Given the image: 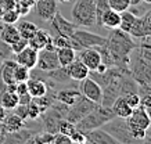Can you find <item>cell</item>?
Wrapping results in <instances>:
<instances>
[{
  "mask_svg": "<svg viewBox=\"0 0 151 144\" xmlns=\"http://www.w3.org/2000/svg\"><path fill=\"white\" fill-rule=\"evenodd\" d=\"M86 136V143L87 144H119L112 136L105 132L103 128H97V129L89 130L85 133Z\"/></svg>",
  "mask_w": 151,
  "mask_h": 144,
  "instance_id": "5bb4252c",
  "label": "cell"
},
{
  "mask_svg": "<svg viewBox=\"0 0 151 144\" xmlns=\"http://www.w3.org/2000/svg\"><path fill=\"white\" fill-rule=\"evenodd\" d=\"M58 3H63V4H69V3H72L75 0H57Z\"/></svg>",
  "mask_w": 151,
  "mask_h": 144,
  "instance_id": "7dc6e473",
  "label": "cell"
},
{
  "mask_svg": "<svg viewBox=\"0 0 151 144\" xmlns=\"http://www.w3.org/2000/svg\"><path fill=\"white\" fill-rule=\"evenodd\" d=\"M143 141H146V143H151V126L147 129L146 132V136H144V139H143Z\"/></svg>",
  "mask_w": 151,
  "mask_h": 144,
  "instance_id": "f6af8a7d",
  "label": "cell"
},
{
  "mask_svg": "<svg viewBox=\"0 0 151 144\" xmlns=\"http://www.w3.org/2000/svg\"><path fill=\"white\" fill-rule=\"evenodd\" d=\"M143 3V0H130V6H134V4H140Z\"/></svg>",
  "mask_w": 151,
  "mask_h": 144,
  "instance_id": "c3c4849f",
  "label": "cell"
},
{
  "mask_svg": "<svg viewBox=\"0 0 151 144\" xmlns=\"http://www.w3.org/2000/svg\"><path fill=\"white\" fill-rule=\"evenodd\" d=\"M67 71H68L69 78L72 80H75V82H81L85 78H87V75H89V68L79 60L78 57L69 65H67Z\"/></svg>",
  "mask_w": 151,
  "mask_h": 144,
  "instance_id": "e0dca14e",
  "label": "cell"
},
{
  "mask_svg": "<svg viewBox=\"0 0 151 144\" xmlns=\"http://www.w3.org/2000/svg\"><path fill=\"white\" fill-rule=\"evenodd\" d=\"M18 29L14 24H3V27L0 28V40L4 42L6 44H13L15 40L19 39Z\"/></svg>",
  "mask_w": 151,
  "mask_h": 144,
  "instance_id": "7402d4cb",
  "label": "cell"
},
{
  "mask_svg": "<svg viewBox=\"0 0 151 144\" xmlns=\"http://www.w3.org/2000/svg\"><path fill=\"white\" fill-rule=\"evenodd\" d=\"M61 67L57 58V49H42L37 51V61H36V67L37 69L40 71H51Z\"/></svg>",
  "mask_w": 151,
  "mask_h": 144,
  "instance_id": "30bf717a",
  "label": "cell"
},
{
  "mask_svg": "<svg viewBox=\"0 0 151 144\" xmlns=\"http://www.w3.org/2000/svg\"><path fill=\"white\" fill-rule=\"evenodd\" d=\"M81 96H82V93H81V90H79L78 85H71L69 87L60 89V90L55 92V97H57V100H58L60 102L67 104L68 107L78 101Z\"/></svg>",
  "mask_w": 151,
  "mask_h": 144,
  "instance_id": "9a60e30c",
  "label": "cell"
},
{
  "mask_svg": "<svg viewBox=\"0 0 151 144\" xmlns=\"http://www.w3.org/2000/svg\"><path fill=\"white\" fill-rule=\"evenodd\" d=\"M112 32L107 37V49L111 58V67H118L121 69L129 72V58L137 43H134L133 37L128 32H124L119 28L111 29ZM130 74V72H129Z\"/></svg>",
  "mask_w": 151,
  "mask_h": 144,
  "instance_id": "6da1fadb",
  "label": "cell"
},
{
  "mask_svg": "<svg viewBox=\"0 0 151 144\" xmlns=\"http://www.w3.org/2000/svg\"><path fill=\"white\" fill-rule=\"evenodd\" d=\"M147 37H148V39H151V35H148V36H147Z\"/></svg>",
  "mask_w": 151,
  "mask_h": 144,
  "instance_id": "f907efd6",
  "label": "cell"
},
{
  "mask_svg": "<svg viewBox=\"0 0 151 144\" xmlns=\"http://www.w3.org/2000/svg\"><path fill=\"white\" fill-rule=\"evenodd\" d=\"M17 29H18L19 36L24 37V39H27V40H29L39 28H37V25H35V24L31 22V21H19L18 19Z\"/></svg>",
  "mask_w": 151,
  "mask_h": 144,
  "instance_id": "484cf974",
  "label": "cell"
},
{
  "mask_svg": "<svg viewBox=\"0 0 151 144\" xmlns=\"http://www.w3.org/2000/svg\"><path fill=\"white\" fill-rule=\"evenodd\" d=\"M140 18H142V21H143V27H144L146 36H148V35H151V7L144 11V14H143Z\"/></svg>",
  "mask_w": 151,
  "mask_h": 144,
  "instance_id": "d590c367",
  "label": "cell"
},
{
  "mask_svg": "<svg viewBox=\"0 0 151 144\" xmlns=\"http://www.w3.org/2000/svg\"><path fill=\"white\" fill-rule=\"evenodd\" d=\"M29 76H31V69H28L27 67L17 62V67L14 69V80L15 82H27Z\"/></svg>",
  "mask_w": 151,
  "mask_h": 144,
  "instance_id": "f1b7e54d",
  "label": "cell"
},
{
  "mask_svg": "<svg viewBox=\"0 0 151 144\" xmlns=\"http://www.w3.org/2000/svg\"><path fill=\"white\" fill-rule=\"evenodd\" d=\"M33 7H35L37 17L43 21H50L58 11L57 0H36Z\"/></svg>",
  "mask_w": 151,
  "mask_h": 144,
  "instance_id": "7c38bea8",
  "label": "cell"
},
{
  "mask_svg": "<svg viewBox=\"0 0 151 144\" xmlns=\"http://www.w3.org/2000/svg\"><path fill=\"white\" fill-rule=\"evenodd\" d=\"M126 123H128V128L130 130V135L136 141H143L147 129L151 126V122L146 114V110L142 105L133 108V112L130 114V116L126 118Z\"/></svg>",
  "mask_w": 151,
  "mask_h": 144,
  "instance_id": "5b68a950",
  "label": "cell"
},
{
  "mask_svg": "<svg viewBox=\"0 0 151 144\" xmlns=\"http://www.w3.org/2000/svg\"><path fill=\"white\" fill-rule=\"evenodd\" d=\"M76 130V128H75V123H72V122L67 121V119H63V121H60L58 123V133H63V135L65 136H71Z\"/></svg>",
  "mask_w": 151,
  "mask_h": 144,
  "instance_id": "836d02e7",
  "label": "cell"
},
{
  "mask_svg": "<svg viewBox=\"0 0 151 144\" xmlns=\"http://www.w3.org/2000/svg\"><path fill=\"white\" fill-rule=\"evenodd\" d=\"M101 128L105 132H108L118 143H134L136 141L130 135V130H129L128 123H126V118L114 116L111 121L104 123Z\"/></svg>",
  "mask_w": 151,
  "mask_h": 144,
  "instance_id": "8992f818",
  "label": "cell"
},
{
  "mask_svg": "<svg viewBox=\"0 0 151 144\" xmlns=\"http://www.w3.org/2000/svg\"><path fill=\"white\" fill-rule=\"evenodd\" d=\"M124 98L126 100V102H128L132 108H136L140 105V96H139V93L126 94V96H124Z\"/></svg>",
  "mask_w": 151,
  "mask_h": 144,
  "instance_id": "f35d334b",
  "label": "cell"
},
{
  "mask_svg": "<svg viewBox=\"0 0 151 144\" xmlns=\"http://www.w3.org/2000/svg\"><path fill=\"white\" fill-rule=\"evenodd\" d=\"M27 86H28V93L31 94L32 98L42 97L49 90L47 83L43 79H39V78H29L27 80Z\"/></svg>",
  "mask_w": 151,
  "mask_h": 144,
  "instance_id": "d6986e66",
  "label": "cell"
},
{
  "mask_svg": "<svg viewBox=\"0 0 151 144\" xmlns=\"http://www.w3.org/2000/svg\"><path fill=\"white\" fill-rule=\"evenodd\" d=\"M96 105H97L96 102L90 101V100L86 98L85 96H81L78 101L68 107V112H67L65 119L69 122H72V123H78L83 116H86Z\"/></svg>",
  "mask_w": 151,
  "mask_h": 144,
  "instance_id": "9c48e42d",
  "label": "cell"
},
{
  "mask_svg": "<svg viewBox=\"0 0 151 144\" xmlns=\"http://www.w3.org/2000/svg\"><path fill=\"white\" fill-rule=\"evenodd\" d=\"M79 90L82 96H85L86 98H89L90 101L96 102V104H101L103 100V89L94 79H92L90 76L85 78L83 80H81V86Z\"/></svg>",
  "mask_w": 151,
  "mask_h": 144,
  "instance_id": "8fae6325",
  "label": "cell"
},
{
  "mask_svg": "<svg viewBox=\"0 0 151 144\" xmlns=\"http://www.w3.org/2000/svg\"><path fill=\"white\" fill-rule=\"evenodd\" d=\"M35 1H36V0H35Z\"/></svg>",
  "mask_w": 151,
  "mask_h": 144,
  "instance_id": "816d5d0a",
  "label": "cell"
},
{
  "mask_svg": "<svg viewBox=\"0 0 151 144\" xmlns=\"http://www.w3.org/2000/svg\"><path fill=\"white\" fill-rule=\"evenodd\" d=\"M50 25H49V31L47 32L50 33L51 36H55V35H61V36H67L71 37L72 33L75 32V29L78 28V25L72 21H68L67 18H64L60 11H57L54 14V17L49 21Z\"/></svg>",
  "mask_w": 151,
  "mask_h": 144,
  "instance_id": "ba28073f",
  "label": "cell"
},
{
  "mask_svg": "<svg viewBox=\"0 0 151 144\" xmlns=\"http://www.w3.org/2000/svg\"><path fill=\"white\" fill-rule=\"evenodd\" d=\"M51 35L45 29H37L35 35H33L29 40H28V46H31L32 49L35 50H42V49H45L46 46L51 44Z\"/></svg>",
  "mask_w": 151,
  "mask_h": 144,
  "instance_id": "ac0fdd59",
  "label": "cell"
},
{
  "mask_svg": "<svg viewBox=\"0 0 151 144\" xmlns=\"http://www.w3.org/2000/svg\"><path fill=\"white\" fill-rule=\"evenodd\" d=\"M72 22L81 28H90L96 25V3L94 0H75L71 11Z\"/></svg>",
  "mask_w": 151,
  "mask_h": 144,
  "instance_id": "3957f363",
  "label": "cell"
},
{
  "mask_svg": "<svg viewBox=\"0 0 151 144\" xmlns=\"http://www.w3.org/2000/svg\"><path fill=\"white\" fill-rule=\"evenodd\" d=\"M15 61L18 64L27 67L28 69H35L36 67V61H37V50L32 49L31 46H27L24 50H21L19 53L15 54Z\"/></svg>",
  "mask_w": 151,
  "mask_h": 144,
  "instance_id": "2e32d148",
  "label": "cell"
},
{
  "mask_svg": "<svg viewBox=\"0 0 151 144\" xmlns=\"http://www.w3.org/2000/svg\"><path fill=\"white\" fill-rule=\"evenodd\" d=\"M143 3H146V4H150L151 6V0H143Z\"/></svg>",
  "mask_w": 151,
  "mask_h": 144,
  "instance_id": "681fc988",
  "label": "cell"
},
{
  "mask_svg": "<svg viewBox=\"0 0 151 144\" xmlns=\"http://www.w3.org/2000/svg\"><path fill=\"white\" fill-rule=\"evenodd\" d=\"M40 115H42L40 108H39V105L33 101V98H32L31 101L28 102V119L27 121H36V119H39Z\"/></svg>",
  "mask_w": 151,
  "mask_h": 144,
  "instance_id": "d6a6232c",
  "label": "cell"
},
{
  "mask_svg": "<svg viewBox=\"0 0 151 144\" xmlns=\"http://www.w3.org/2000/svg\"><path fill=\"white\" fill-rule=\"evenodd\" d=\"M57 58L61 67H67L76 58V51L71 47H61L57 49Z\"/></svg>",
  "mask_w": 151,
  "mask_h": 144,
  "instance_id": "d4e9b609",
  "label": "cell"
},
{
  "mask_svg": "<svg viewBox=\"0 0 151 144\" xmlns=\"http://www.w3.org/2000/svg\"><path fill=\"white\" fill-rule=\"evenodd\" d=\"M108 4H110V9L115 10L118 13H122L129 9L130 0H108Z\"/></svg>",
  "mask_w": 151,
  "mask_h": 144,
  "instance_id": "e575fe53",
  "label": "cell"
},
{
  "mask_svg": "<svg viewBox=\"0 0 151 144\" xmlns=\"http://www.w3.org/2000/svg\"><path fill=\"white\" fill-rule=\"evenodd\" d=\"M121 22V13L115 11L112 9L105 10L100 19V27L107 29H116Z\"/></svg>",
  "mask_w": 151,
  "mask_h": 144,
  "instance_id": "44dd1931",
  "label": "cell"
},
{
  "mask_svg": "<svg viewBox=\"0 0 151 144\" xmlns=\"http://www.w3.org/2000/svg\"><path fill=\"white\" fill-rule=\"evenodd\" d=\"M71 140H69L68 136L63 135V133H54V139H53V144H69Z\"/></svg>",
  "mask_w": 151,
  "mask_h": 144,
  "instance_id": "60d3db41",
  "label": "cell"
},
{
  "mask_svg": "<svg viewBox=\"0 0 151 144\" xmlns=\"http://www.w3.org/2000/svg\"><path fill=\"white\" fill-rule=\"evenodd\" d=\"M136 15L133 14V13H130L129 10H125V11H122L121 13V22H119V27L118 28L121 29V31H124V32H128L132 29L133 24H134V21H136Z\"/></svg>",
  "mask_w": 151,
  "mask_h": 144,
  "instance_id": "83f0119b",
  "label": "cell"
},
{
  "mask_svg": "<svg viewBox=\"0 0 151 144\" xmlns=\"http://www.w3.org/2000/svg\"><path fill=\"white\" fill-rule=\"evenodd\" d=\"M79 60L86 65L89 71H94L101 62V56L96 47H87V49H82V50L76 51Z\"/></svg>",
  "mask_w": 151,
  "mask_h": 144,
  "instance_id": "4fadbf2b",
  "label": "cell"
},
{
  "mask_svg": "<svg viewBox=\"0 0 151 144\" xmlns=\"http://www.w3.org/2000/svg\"><path fill=\"white\" fill-rule=\"evenodd\" d=\"M17 67V61L11 58H6L0 62V79L6 85L14 83V69Z\"/></svg>",
  "mask_w": 151,
  "mask_h": 144,
  "instance_id": "ffe728a7",
  "label": "cell"
},
{
  "mask_svg": "<svg viewBox=\"0 0 151 144\" xmlns=\"http://www.w3.org/2000/svg\"><path fill=\"white\" fill-rule=\"evenodd\" d=\"M73 42L79 46V49H87V47H97V46H103L107 43V37L100 36L97 33L89 32L86 29H82L81 27L75 29V32L71 36Z\"/></svg>",
  "mask_w": 151,
  "mask_h": 144,
  "instance_id": "52a82bcc",
  "label": "cell"
},
{
  "mask_svg": "<svg viewBox=\"0 0 151 144\" xmlns=\"http://www.w3.org/2000/svg\"><path fill=\"white\" fill-rule=\"evenodd\" d=\"M14 114H17L19 118H22L24 121L28 119V104H18L14 108Z\"/></svg>",
  "mask_w": 151,
  "mask_h": 144,
  "instance_id": "ab89813d",
  "label": "cell"
},
{
  "mask_svg": "<svg viewBox=\"0 0 151 144\" xmlns=\"http://www.w3.org/2000/svg\"><path fill=\"white\" fill-rule=\"evenodd\" d=\"M19 13L17 9H10V10H4L3 11V14L0 17V21L3 24H15L18 22L19 19Z\"/></svg>",
  "mask_w": 151,
  "mask_h": 144,
  "instance_id": "f546056e",
  "label": "cell"
},
{
  "mask_svg": "<svg viewBox=\"0 0 151 144\" xmlns=\"http://www.w3.org/2000/svg\"><path fill=\"white\" fill-rule=\"evenodd\" d=\"M140 96V105L144 108L151 107V94L150 93H139Z\"/></svg>",
  "mask_w": 151,
  "mask_h": 144,
  "instance_id": "b9f144b4",
  "label": "cell"
},
{
  "mask_svg": "<svg viewBox=\"0 0 151 144\" xmlns=\"http://www.w3.org/2000/svg\"><path fill=\"white\" fill-rule=\"evenodd\" d=\"M51 42H53V46L55 49H61V47H71L72 49V40H71V37L55 35V36H51Z\"/></svg>",
  "mask_w": 151,
  "mask_h": 144,
  "instance_id": "1f68e13d",
  "label": "cell"
},
{
  "mask_svg": "<svg viewBox=\"0 0 151 144\" xmlns=\"http://www.w3.org/2000/svg\"><path fill=\"white\" fill-rule=\"evenodd\" d=\"M144 110H146V114H147V116H148V119H150V122H151V107L144 108Z\"/></svg>",
  "mask_w": 151,
  "mask_h": 144,
  "instance_id": "bcb514c9",
  "label": "cell"
},
{
  "mask_svg": "<svg viewBox=\"0 0 151 144\" xmlns=\"http://www.w3.org/2000/svg\"><path fill=\"white\" fill-rule=\"evenodd\" d=\"M111 110L115 114V116H121V118H128L133 112V108L126 102V100L122 96L115 98V101L111 105Z\"/></svg>",
  "mask_w": 151,
  "mask_h": 144,
  "instance_id": "603a6c76",
  "label": "cell"
},
{
  "mask_svg": "<svg viewBox=\"0 0 151 144\" xmlns=\"http://www.w3.org/2000/svg\"><path fill=\"white\" fill-rule=\"evenodd\" d=\"M6 135H7V132H6V129H4V125H3V122H0V143L4 141Z\"/></svg>",
  "mask_w": 151,
  "mask_h": 144,
  "instance_id": "7bdbcfd3",
  "label": "cell"
},
{
  "mask_svg": "<svg viewBox=\"0 0 151 144\" xmlns=\"http://www.w3.org/2000/svg\"><path fill=\"white\" fill-rule=\"evenodd\" d=\"M114 116L115 114L112 112L111 107H104L101 104H97L86 116H83L78 123H75V128L81 130V132H83V133H86L89 130L101 128L104 123L111 121Z\"/></svg>",
  "mask_w": 151,
  "mask_h": 144,
  "instance_id": "7a4b0ae2",
  "label": "cell"
},
{
  "mask_svg": "<svg viewBox=\"0 0 151 144\" xmlns=\"http://www.w3.org/2000/svg\"><path fill=\"white\" fill-rule=\"evenodd\" d=\"M94 3H96V27L101 28L100 27L101 15H103L105 10L110 9V4H108V0H94Z\"/></svg>",
  "mask_w": 151,
  "mask_h": 144,
  "instance_id": "4dcf8cb0",
  "label": "cell"
},
{
  "mask_svg": "<svg viewBox=\"0 0 151 144\" xmlns=\"http://www.w3.org/2000/svg\"><path fill=\"white\" fill-rule=\"evenodd\" d=\"M129 72H130V76L137 82L139 86L151 83V61L142 57L137 49H134L130 53Z\"/></svg>",
  "mask_w": 151,
  "mask_h": 144,
  "instance_id": "277c9868",
  "label": "cell"
},
{
  "mask_svg": "<svg viewBox=\"0 0 151 144\" xmlns=\"http://www.w3.org/2000/svg\"><path fill=\"white\" fill-rule=\"evenodd\" d=\"M27 46H28V40H27V39L19 37L18 40H15L13 44H10V50H11V53H13V54H17V53H19L21 50H24Z\"/></svg>",
  "mask_w": 151,
  "mask_h": 144,
  "instance_id": "8d00e7d4",
  "label": "cell"
},
{
  "mask_svg": "<svg viewBox=\"0 0 151 144\" xmlns=\"http://www.w3.org/2000/svg\"><path fill=\"white\" fill-rule=\"evenodd\" d=\"M0 104L6 110H14L18 105V94L14 92H9L6 89L3 93H0Z\"/></svg>",
  "mask_w": 151,
  "mask_h": 144,
  "instance_id": "4316f807",
  "label": "cell"
},
{
  "mask_svg": "<svg viewBox=\"0 0 151 144\" xmlns=\"http://www.w3.org/2000/svg\"><path fill=\"white\" fill-rule=\"evenodd\" d=\"M3 125H4V129L7 133H13V132L22 129L25 126V121L22 118H19L17 114H7L6 118L3 119Z\"/></svg>",
  "mask_w": 151,
  "mask_h": 144,
  "instance_id": "cb8c5ba5",
  "label": "cell"
},
{
  "mask_svg": "<svg viewBox=\"0 0 151 144\" xmlns=\"http://www.w3.org/2000/svg\"><path fill=\"white\" fill-rule=\"evenodd\" d=\"M69 140H71V143H75V144H86V136H85L83 132H81L78 129L69 136Z\"/></svg>",
  "mask_w": 151,
  "mask_h": 144,
  "instance_id": "74e56055",
  "label": "cell"
},
{
  "mask_svg": "<svg viewBox=\"0 0 151 144\" xmlns=\"http://www.w3.org/2000/svg\"><path fill=\"white\" fill-rule=\"evenodd\" d=\"M6 115H7V110L0 104V122H3V119L6 118Z\"/></svg>",
  "mask_w": 151,
  "mask_h": 144,
  "instance_id": "ee69618b",
  "label": "cell"
}]
</instances>
